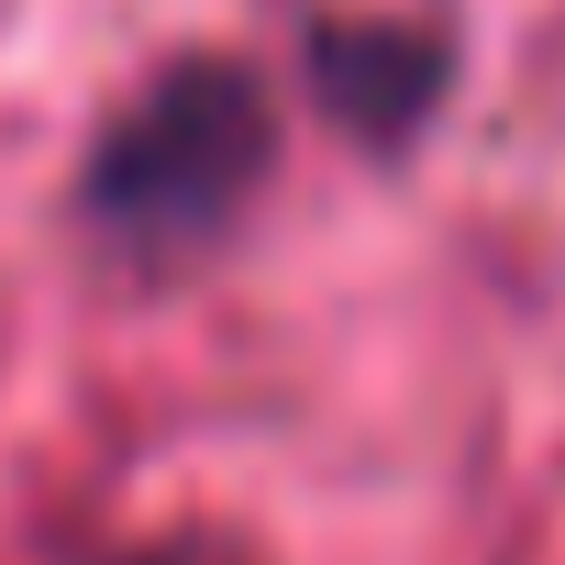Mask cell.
I'll list each match as a JSON object with an SVG mask.
<instances>
[{
	"instance_id": "6da1fadb",
	"label": "cell",
	"mask_w": 565,
	"mask_h": 565,
	"mask_svg": "<svg viewBox=\"0 0 565 565\" xmlns=\"http://www.w3.org/2000/svg\"><path fill=\"white\" fill-rule=\"evenodd\" d=\"M277 156V111L266 78L244 56H189L167 67L145 100H122V122L89 145V222H111L122 244L167 255V244H211L255 178Z\"/></svg>"
},
{
	"instance_id": "3957f363",
	"label": "cell",
	"mask_w": 565,
	"mask_h": 565,
	"mask_svg": "<svg viewBox=\"0 0 565 565\" xmlns=\"http://www.w3.org/2000/svg\"><path fill=\"white\" fill-rule=\"evenodd\" d=\"M134 565H233L222 543H156V554H134Z\"/></svg>"
},
{
	"instance_id": "7a4b0ae2",
	"label": "cell",
	"mask_w": 565,
	"mask_h": 565,
	"mask_svg": "<svg viewBox=\"0 0 565 565\" xmlns=\"http://www.w3.org/2000/svg\"><path fill=\"white\" fill-rule=\"evenodd\" d=\"M311 67H322V100L333 111H355L366 134H399L411 111H433L444 45L411 34V23H322L311 34Z\"/></svg>"
}]
</instances>
